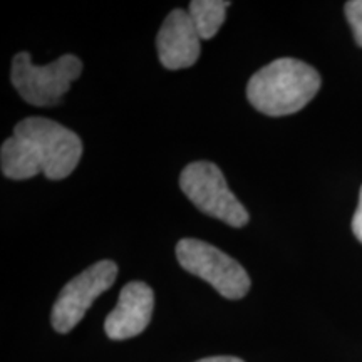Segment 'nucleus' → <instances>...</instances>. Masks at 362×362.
<instances>
[{"mask_svg":"<svg viewBox=\"0 0 362 362\" xmlns=\"http://www.w3.org/2000/svg\"><path fill=\"white\" fill-rule=\"evenodd\" d=\"M83 156V141L74 131L47 117H27L13 128L0 149L2 173L11 180H29L42 173L64 180Z\"/></svg>","mask_w":362,"mask_h":362,"instance_id":"obj_1","label":"nucleus"},{"mask_svg":"<svg viewBox=\"0 0 362 362\" xmlns=\"http://www.w3.org/2000/svg\"><path fill=\"white\" fill-rule=\"evenodd\" d=\"M320 89V76L314 67L292 57L275 59L252 76L247 98L267 116L296 115Z\"/></svg>","mask_w":362,"mask_h":362,"instance_id":"obj_2","label":"nucleus"},{"mask_svg":"<svg viewBox=\"0 0 362 362\" xmlns=\"http://www.w3.org/2000/svg\"><path fill=\"white\" fill-rule=\"evenodd\" d=\"M83 72L79 57L66 56L47 66H35L29 52H19L12 61L11 81L17 93L33 106H56Z\"/></svg>","mask_w":362,"mask_h":362,"instance_id":"obj_3","label":"nucleus"},{"mask_svg":"<svg viewBox=\"0 0 362 362\" xmlns=\"http://www.w3.org/2000/svg\"><path fill=\"white\" fill-rule=\"evenodd\" d=\"M180 187L203 214L225 221L226 225L245 226L248 223L247 208L232 193L218 166L210 161H194L181 171Z\"/></svg>","mask_w":362,"mask_h":362,"instance_id":"obj_4","label":"nucleus"},{"mask_svg":"<svg viewBox=\"0 0 362 362\" xmlns=\"http://www.w3.org/2000/svg\"><path fill=\"white\" fill-rule=\"evenodd\" d=\"M176 259L189 274L206 280L220 296L238 300L250 291L247 270L220 248L197 238H183L176 245Z\"/></svg>","mask_w":362,"mask_h":362,"instance_id":"obj_5","label":"nucleus"},{"mask_svg":"<svg viewBox=\"0 0 362 362\" xmlns=\"http://www.w3.org/2000/svg\"><path fill=\"white\" fill-rule=\"evenodd\" d=\"M116 275L117 265L115 262L101 260L66 284L52 307V327L59 334H67L74 329L93 302L116 282Z\"/></svg>","mask_w":362,"mask_h":362,"instance_id":"obj_6","label":"nucleus"},{"mask_svg":"<svg viewBox=\"0 0 362 362\" xmlns=\"http://www.w3.org/2000/svg\"><path fill=\"white\" fill-rule=\"evenodd\" d=\"M200 40L188 11L175 8L163 22L156 37L161 64L171 71L193 66L200 57Z\"/></svg>","mask_w":362,"mask_h":362,"instance_id":"obj_7","label":"nucleus"},{"mask_svg":"<svg viewBox=\"0 0 362 362\" xmlns=\"http://www.w3.org/2000/svg\"><path fill=\"white\" fill-rule=\"evenodd\" d=\"M155 309V293L144 282H129L119 293L116 309L106 317L104 330L112 341L139 336L148 327Z\"/></svg>","mask_w":362,"mask_h":362,"instance_id":"obj_8","label":"nucleus"},{"mask_svg":"<svg viewBox=\"0 0 362 362\" xmlns=\"http://www.w3.org/2000/svg\"><path fill=\"white\" fill-rule=\"evenodd\" d=\"M228 7L230 2L226 0H193L189 2L188 13L197 27L200 39L208 40L215 37L220 27L223 25Z\"/></svg>","mask_w":362,"mask_h":362,"instance_id":"obj_9","label":"nucleus"},{"mask_svg":"<svg viewBox=\"0 0 362 362\" xmlns=\"http://www.w3.org/2000/svg\"><path fill=\"white\" fill-rule=\"evenodd\" d=\"M346 17L352 27L356 42L362 47V0H351L346 4Z\"/></svg>","mask_w":362,"mask_h":362,"instance_id":"obj_10","label":"nucleus"},{"mask_svg":"<svg viewBox=\"0 0 362 362\" xmlns=\"http://www.w3.org/2000/svg\"><path fill=\"white\" fill-rule=\"evenodd\" d=\"M352 232H354L356 238L362 243V188L359 194V205H357L354 218H352Z\"/></svg>","mask_w":362,"mask_h":362,"instance_id":"obj_11","label":"nucleus"},{"mask_svg":"<svg viewBox=\"0 0 362 362\" xmlns=\"http://www.w3.org/2000/svg\"><path fill=\"white\" fill-rule=\"evenodd\" d=\"M197 362H243V361L232 356H215V357H206V359H200Z\"/></svg>","mask_w":362,"mask_h":362,"instance_id":"obj_12","label":"nucleus"}]
</instances>
